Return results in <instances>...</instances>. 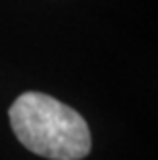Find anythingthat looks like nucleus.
Returning a JSON list of instances; mask_svg holds the SVG:
<instances>
[{
    "label": "nucleus",
    "mask_w": 158,
    "mask_h": 160,
    "mask_svg": "<svg viewBox=\"0 0 158 160\" xmlns=\"http://www.w3.org/2000/svg\"><path fill=\"white\" fill-rule=\"evenodd\" d=\"M14 136L49 160H80L90 152V132L80 113L43 92L19 94L8 109Z\"/></svg>",
    "instance_id": "obj_1"
}]
</instances>
